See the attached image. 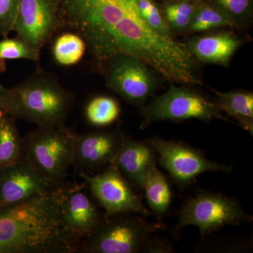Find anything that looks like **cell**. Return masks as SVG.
I'll use <instances>...</instances> for the list:
<instances>
[{
	"mask_svg": "<svg viewBox=\"0 0 253 253\" xmlns=\"http://www.w3.org/2000/svg\"><path fill=\"white\" fill-rule=\"evenodd\" d=\"M67 189L48 192L0 210V253H71L80 240L65 225L61 203Z\"/></svg>",
	"mask_w": 253,
	"mask_h": 253,
	"instance_id": "obj_1",
	"label": "cell"
},
{
	"mask_svg": "<svg viewBox=\"0 0 253 253\" xmlns=\"http://www.w3.org/2000/svg\"><path fill=\"white\" fill-rule=\"evenodd\" d=\"M72 94L52 76L40 73L8 89L3 109L38 127H64Z\"/></svg>",
	"mask_w": 253,
	"mask_h": 253,
	"instance_id": "obj_2",
	"label": "cell"
},
{
	"mask_svg": "<svg viewBox=\"0 0 253 253\" xmlns=\"http://www.w3.org/2000/svg\"><path fill=\"white\" fill-rule=\"evenodd\" d=\"M75 134L64 127H38L23 139V159L60 184L73 166Z\"/></svg>",
	"mask_w": 253,
	"mask_h": 253,
	"instance_id": "obj_3",
	"label": "cell"
},
{
	"mask_svg": "<svg viewBox=\"0 0 253 253\" xmlns=\"http://www.w3.org/2000/svg\"><path fill=\"white\" fill-rule=\"evenodd\" d=\"M161 222H148L131 214L106 218L84 238L83 250L89 253H136L146 249L155 233L164 229Z\"/></svg>",
	"mask_w": 253,
	"mask_h": 253,
	"instance_id": "obj_4",
	"label": "cell"
},
{
	"mask_svg": "<svg viewBox=\"0 0 253 253\" xmlns=\"http://www.w3.org/2000/svg\"><path fill=\"white\" fill-rule=\"evenodd\" d=\"M191 119L204 122L229 121L215 103L186 86L170 84L166 92L155 97L145 107L141 128L158 121L180 122Z\"/></svg>",
	"mask_w": 253,
	"mask_h": 253,
	"instance_id": "obj_5",
	"label": "cell"
},
{
	"mask_svg": "<svg viewBox=\"0 0 253 253\" xmlns=\"http://www.w3.org/2000/svg\"><path fill=\"white\" fill-rule=\"evenodd\" d=\"M252 220V216L246 214L235 200L219 193L204 192L186 201L179 211L174 229L177 232L186 226H196L206 236L226 226Z\"/></svg>",
	"mask_w": 253,
	"mask_h": 253,
	"instance_id": "obj_6",
	"label": "cell"
},
{
	"mask_svg": "<svg viewBox=\"0 0 253 253\" xmlns=\"http://www.w3.org/2000/svg\"><path fill=\"white\" fill-rule=\"evenodd\" d=\"M105 66L108 87L135 106H144L159 86L158 73L134 56L118 55Z\"/></svg>",
	"mask_w": 253,
	"mask_h": 253,
	"instance_id": "obj_7",
	"label": "cell"
},
{
	"mask_svg": "<svg viewBox=\"0 0 253 253\" xmlns=\"http://www.w3.org/2000/svg\"><path fill=\"white\" fill-rule=\"evenodd\" d=\"M146 141L154 148L161 166L181 187L194 183L202 173L211 171L230 172L233 169L231 166L213 162L201 150L183 142L158 137L151 138Z\"/></svg>",
	"mask_w": 253,
	"mask_h": 253,
	"instance_id": "obj_8",
	"label": "cell"
},
{
	"mask_svg": "<svg viewBox=\"0 0 253 253\" xmlns=\"http://www.w3.org/2000/svg\"><path fill=\"white\" fill-rule=\"evenodd\" d=\"M81 176L87 183L94 199L104 208L106 218L123 214H150L130 184L113 163L98 174L81 172Z\"/></svg>",
	"mask_w": 253,
	"mask_h": 253,
	"instance_id": "obj_9",
	"label": "cell"
},
{
	"mask_svg": "<svg viewBox=\"0 0 253 253\" xmlns=\"http://www.w3.org/2000/svg\"><path fill=\"white\" fill-rule=\"evenodd\" d=\"M62 25L53 0H18L14 31L38 52Z\"/></svg>",
	"mask_w": 253,
	"mask_h": 253,
	"instance_id": "obj_10",
	"label": "cell"
},
{
	"mask_svg": "<svg viewBox=\"0 0 253 253\" xmlns=\"http://www.w3.org/2000/svg\"><path fill=\"white\" fill-rule=\"evenodd\" d=\"M126 136L117 131H94L75 134L73 166L81 172L91 174L113 163Z\"/></svg>",
	"mask_w": 253,
	"mask_h": 253,
	"instance_id": "obj_11",
	"label": "cell"
},
{
	"mask_svg": "<svg viewBox=\"0 0 253 253\" xmlns=\"http://www.w3.org/2000/svg\"><path fill=\"white\" fill-rule=\"evenodd\" d=\"M25 159L0 169V210L57 187Z\"/></svg>",
	"mask_w": 253,
	"mask_h": 253,
	"instance_id": "obj_12",
	"label": "cell"
},
{
	"mask_svg": "<svg viewBox=\"0 0 253 253\" xmlns=\"http://www.w3.org/2000/svg\"><path fill=\"white\" fill-rule=\"evenodd\" d=\"M242 42L232 32L219 31L197 34L184 44L196 61L227 66Z\"/></svg>",
	"mask_w": 253,
	"mask_h": 253,
	"instance_id": "obj_13",
	"label": "cell"
},
{
	"mask_svg": "<svg viewBox=\"0 0 253 253\" xmlns=\"http://www.w3.org/2000/svg\"><path fill=\"white\" fill-rule=\"evenodd\" d=\"M157 159L156 151L147 141L126 137L112 163L131 186L141 190L145 179L156 168Z\"/></svg>",
	"mask_w": 253,
	"mask_h": 253,
	"instance_id": "obj_14",
	"label": "cell"
},
{
	"mask_svg": "<svg viewBox=\"0 0 253 253\" xmlns=\"http://www.w3.org/2000/svg\"><path fill=\"white\" fill-rule=\"evenodd\" d=\"M65 225L80 240L90 234L103 221L97 208L81 189H67L61 203Z\"/></svg>",
	"mask_w": 253,
	"mask_h": 253,
	"instance_id": "obj_15",
	"label": "cell"
},
{
	"mask_svg": "<svg viewBox=\"0 0 253 253\" xmlns=\"http://www.w3.org/2000/svg\"><path fill=\"white\" fill-rule=\"evenodd\" d=\"M217 104L221 112L237 121L243 129L253 134V93L248 91L220 92L216 90Z\"/></svg>",
	"mask_w": 253,
	"mask_h": 253,
	"instance_id": "obj_16",
	"label": "cell"
},
{
	"mask_svg": "<svg viewBox=\"0 0 253 253\" xmlns=\"http://www.w3.org/2000/svg\"><path fill=\"white\" fill-rule=\"evenodd\" d=\"M15 120L16 118L7 115L0 121V169L23 159V139Z\"/></svg>",
	"mask_w": 253,
	"mask_h": 253,
	"instance_id": "obj_17",
	"label": "cell"
},
{
	"mask_svg": "<svg viewBox=\"0 0 253 253\" xmlns=\"http://www.w3.org/2000/svg\"><path fill=\"white\" fill-rule=\"evenodd\" d=\"M141 190L155 214L161 217L168 212L172 201V191L166 176L157 167L146 178Z\"/></svg>",
	"mask_w": 253,
	"mask_h": 253,
	"instance_id": "obj_18",
	"label": "cell"
},
{
	"mask_svg": "<svg viewBox=\"0 0 253 253\" xmlns=\"http://www.w3.org/2000/svg\"><path fill=\"white\" fill-rule=\"evenodd\" d=\"M201 0H174L158 3L172 36L186 33Z\"/></svg>",
	"mask_w": 253,
	"mask_h": 253,
	"instance_id": "obj_19",
	"label": "cell"
},
{
	"mask_svg": "<svg viewBox=\"0 0 253 253\" xmlns=\"http://www.w3.org/2000/svg\"><path fill=\"white\" fill-rule=\"evenodd\" d=\"M224 28L236 27L227 16L201 0L186 34H201Z\"/></svg>",
	"mask_w": 253,
	"mask_h": 253,
	"instance_id": "obj_20",
	"label": "cell"
},
{
	"mask_svg": "<svg viewBox=\"0 0 253 253\" xmlns=\"http://www.w3.org/2000/svg\"><path fill=\"white\" fill-rule=\"evenodd\" d=\"M86 49L85 42L79 35L65 33L55 40L52 47L53 57L61 66H73L81 61Z\"/></svg>",
	"mask_w": 253,
	"mask_h": 253,
	"instance_id": "obj_21",
	"label": "cell"
},
{
	"mask_svg": "<svg viewBox=\"0 0 253 253\" xmlns=\"http://www.w3.org/2000/svg\"><path fill=\"white\" fill-rule=\"evenodd\" d=\"M121 115L117 100L109 96H97L86 104L84 116L86 121L95 126H109L116 122Z\"/></svg>",
	"mask_w": 253,
	"mask_h": 253,
	"instance_id": "obj_22",
	"label": "cell"
},
{
	"mask_svg": "<svg viewBox=\"0 0 253 253\" xmlns=\"http://www.w3.org/2000/svg\"><path fill=\"white\" fill-rule=\"evenodd\" d=\"M231 20L236 28L246 27L253 21V0H204Z\"/></svg>",
	"mask_w": 253,
	"mask_h": 253,
	"instance_id": "obj_23",
	"label": "cell"
},
{
	"mask_svg": "<svg viewBox=\"0 0 253 253\" xmlns=\"http://www.w3.org/2000/svg\"><path fill=\"white\" fill-rule=\"evenodd\" d=\"M135 4L141 18L151 29L163 36L173 38L155 0H135Z\"/></svg>",
	"mask_w": 253,
	"mask_h": 253,
	"instance_id": "obj_24",
	"label": "cell"
},
{
	"mask_svg": "<svg viewBox=\"0 0 253 253\" xmlns=\"http://www.w3.org/2000/svg\"><path fill=\"white\" fill-rule=\"evenodd\" d=\"M40 52L33 49L26 42L16 38H4L0 41V59H26L38 61Z\"/></svg>",
	"mask_w": 253,
	"mask_h": 253,
	"instance_id": "obj_25",
	"label": "cell"
},
{
	"mask_svg": "<svg viewBox=\"0 0 253 253\" xmlns=\"http://www.w3.org/2000/svg\"><path fill=\"white\" fill-rule=\"evenodd\" d=\"M18 0H0V36L6 38L14 31Z\"/></svg>",
	"mask_w": 253,
	"mask_h": 253,
	"instance_id": "obj_26",
	"label": "cell"
},
{
	"mask_svg": "<svg viewBox=\"0 0 253 253\" xmlns=\"http://www.w3.org/2000/svg\"><path fill=\"white\" fill-rule=\"evenodd\" d=\"M7 88L4 87L2 84L0 83V108H2L4 106L5 96L7 92Z\"/></svg>",
	"mask_w": 253,
	"mask_h": 253,
	"instance_id": "obj_27",
	"label": "cell"
},
{
	"mask_svg": "<svg viewBox=\"0 0 253 253\" xmlns=\"http://www.w3.org/2000/svg\"><path fill=\"white\" fill-rule=\"evenodd\" d=\"M6 67L5 64L4 60L0 59V73L4 72L6 71Z\"/></svg>",
	"mask_w": 253,
	"mask_h": 253,
	"instance_id": "obj_28",
	"label": "cell"
},
{
	"mask_svg": "<svg viewBox=\"0 0 253 253\" xmlns=\"http://www.w3.org/2000/svg\"><path fill=\"white\" fill-rule=\"evenodd\" d=\"M8 114L7 113H6V111H5L4 109H2V108H0V121H1V120L3 119L5 117V116H7Z\"/></svg>",
	"mask_w": 253,
	"mask_h": 253,
	"instance_id": "obj_29",
	"label": "cell"
},
{
	"mask_svg": "<svg viewBox=\"0 0 253 253\" xmlns=\"http://www.w3.org/2000/svg\"><path fill=\"white\" fill-rule=\"evenodd\" d=\"M160 1H174V0H160Z\"/></svg>",
	"mask_w": 253,
	"mask_h": 253,
	"instance_id": "obj_30",
	"label": "cell"
}]
</instances>
